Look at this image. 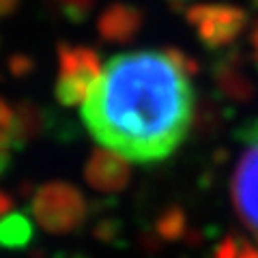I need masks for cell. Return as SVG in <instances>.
<instances>
[{
	"mask_svg": "<svg viewBox=\"0 0 258 258\" xmlns=\"http://www.w3.org/2000/svg\"><path fill=\"white\" fill-rule=\"evenodd\" d=\"M196 97L189 78L166 52L118 54L103 64L82 120L99 147L129 161L155 164L172 155L191 132Z\"/></svg>",
	"mask_w": 258,
	"mask_h": 258,
	"instance_id": "cell-1",
	"label": "cell"
},
{
	"mask_svg": "<svg viewBox=\"0 0 258 258\" xmlns=\"http://www.w3.org/2000/svg\"><path fill=\"white\" fill-rule=\"evenodd\" d=\"M30 213L50 235H71L84 226L88 203L76 185L50 181L37 187V194L30 200Z\"/></svg>",
	"mask_w": 258,
	"mask_h": 258,
	"instance_id": "cell-2",
	"label": "cell"
},
{
	"mask_svg": "<svg viewBox=\"0 0 258 258\" xmlns=\"http://www.w3.org/2000/svg\"><path fill=\"white\" fill-rule=\"evenodd\" d=\"M103 64L93 47L58 43V80L54 97L64 108L84 106L101 78Z\"/></svg>",
	"mask_w": 258,
	"mask_h": 258,
	"instance_id": "cell-3",
	"label": "cell"
},
{
	"mask_svg": "<svg viewBox=\"0 0 258 258\" xmlns=\"http://www.w3.org/2000/svg\"><path fill=\"white\" fill-rule=\"evenodd\" d=\"M185 18L196 30L198 41L209 50L232 45L247 26V13L241 7L222 3L194 5L185 11Z\"/></svg>",
	"mask_w": 258,
	"mask_h": 258,
	"instance_id": "cell-4",
	"label": "cell"
},
{
	"mask_svg": "<svg viewBox=\"0 0 258 258\" xmlns=\"http://www.w3.org/2000/svg\"><path fill=\"white\" fill-rule=\"evenodd\" d=\"M245 144L247 149L239 157L232 172L230 196L241 224L258 241V140Z\"/></svg>",
	"mask_w": 258,
	"mask_h": 258,
	"instance_id": "cell-5",
	"label": "cell"
},
{
	"mask_svg": "<svg viewBox=\"0 0 258 258\" xmlns=\"http://www.w3.org/2000/svg\"><path fill=\"white\" fill-rule=\"evenodd\" d=\"M211 78L217 95L224 101L237 103V106L254 101L258 93L256 82L245 69V58L239 47H232L222 56H217L211 67Z\"/></svg>",
	"mask_w": 258,
	"mask_h": 258,
	"instance_id": "cell-6",
	"label": "cell"
},
{
	"mask_svg": "<svg viewBox=\"0 0 258 258\" xmlns=\"http://www.w3.org/2000/svg\"><path fill=\"white\" fill-rule=\"evenodd\" d=\"M132 179L129 159L116 151L95 149L84 164V181L99 194H120Z\"/></svg>",
	"mask_w": 258,
	"mask_h": 258,
	"instance_id": "cell-7",
	"label": "cell"
},
{
	"mask_svg": "<svg viewBox=\"0 0 258 258\" xmlns=\"http://www.w3.org/2000/svg\"><path fill=\"white\" fill-rule=\"evenodd\" d=\"M144 15L138 7L127 3H114L97 20V32L106 43H129L138 37Z\"/></svg>",
	"mask_w": 258,
	"mask_h": 258,
	"instance_id": "cell-8",
	"label": "cell"
},
{
	"mask_svg": "<svg viewBox=\"0 0 258 258\" xmlns=\"http://www.w3.org/2000/svg\"><path fill=\"white\" fill-rule=\"evenodd\" d=\"M232 116V110L228 108L222 97L215 95H203L196 101L191 118V136L196 140H213L222 134V129Z\"/></svg>",
	"mask_w": 258,
	"mask_h": 258,
	"instance_id": "cell-9",
	"label": "cell"
},
{
	"mask_svg": "<svg viewBox=\"0 0 258 258\" xmlns=\"http://www.w3.org/2000/svg\"><path fill=\"white\" fill-rule=\"evenodd\" d=\"M50 112L41 103L32 99H22L15 106V120H13V142L15 149H24L28 144L37 142L50 127Z\"/></svg>",
	"mask_w": 258,
	"mask_h": 258,
	"instance_id": "cell-10",
	"label": "cell"
},
{
	"mask_svg": "<svg viewBox=\"0 0 258 258\" xmlns=\"http://www.w3.org/2000/svg\"><path fill=\"white\" fill-rule=\"evenodd\" d=\"M35 239V226L24 213H9L0 220V249H22Z\"/></svg>",
	"mask_w": 258,
	"mask_h": 258,
	"instance_id": "cell-11",
	"label": "cell"
},
{
	"mask_svg": "<svg viewBox=\"0 0 258 258\" xmlns=\"http://www.w3.org/2000/svg\"><path fill=\"white\" fill-rule=\"evenodd\" d=\"M153 230L157 232L168 243V241H181L185 239V235L189 232L187 228V213H185V209L179 207V205H172L164 209L157 220H155V226H153Z\"/></svg>",
	"mask_w": 258,
	"mask_h": 258,
	"instance_id": "cell-12",
	"label": "cell"
},
{
	"mask_svg": "<svg viewBox=\"0 0 258 258\" xmlns=\"http://www.w3.org/2000/svg\"><path fill=\"white\" fill-rule=\"evenodd\" d=\"M52 7L67 22L71 24H84L91 15L95 0H52Z\"/></svg>",
	"mask_w": 258,
	"mask_h": 258,
	"instance_id": "cell-13",
	"label": "cell"
},
{
	"mask_svg": "<svg viewBox=\"0 0 258 258\" xmlns=\"http://www.w3.org/2000/svg\"><path fill=\"white\" fill-rule=\"evenodd\" d=\"M120 232H123V224H120V220H116V217H103V220H99L95 224L93 237L99 241V243L112 245L120 239Z\"/></svg>",
	"mask_w": 258,
	"mask_h": 258,
	"instance_id": "cell-14",
	"label": "cell"
},
{
	"mask_svg": "<svg viewBox=\"0 0 258 258\" xmlns=\"http://www.w3.org/2000/svg\"><path fill=\"white\" fill-rule=\"evenodd\" d=\"M247 241L243 237H237V235H228L224 237L220 243L215 245L213 249V258H239L241 252H243Z\"/></svg>",
	"mask_w": 258,
	"mask_h": 258,
	"instance_id": "cell-15",
	"label": "cell"
},
{
	"mask_svg": "<svg viewBox=\"0 0 258 258\" xmlns=\"http://www.w3.org/2000/svg\"><path fill=\"white\" fill-rule=\"evenodd\" d=\"M166 52V56L170 58L176 67H179L185 76H196L198 71H200V64H198V60L194 58V56H189V54H185L183 50H179V47H168V50H164Z\"/></svg>",
	"mask_w": 258,
	"mask_h": 258,
	"instance_id": "cell-16",
	"label": "cell"
},
{
	"mask_svg": "<svg viewBox=\"0 0 258 258\" xmlns=\"http://www.w3.org/2000/svg\"><path fill=\"white\" fill-rule=\"evenodd\" d=\"M35 69H37V64H35V58H30L28 54H13L11 58H9V71H11V76L13 78H18V80H24V78H28L35 74Z\"/></svg>",
	"mask_w": 258,
	"mask_h": 258,
	"instance_id": "cell-17",
	"label": "cell"
},
{
	"mask_svg": "<svg viewBox=\"0 0 258 258\" xmlns=\"http://www.w3.org/2000/svg\"><path fill=\"white\" fill-rule=\"evenodd\" d=\"M164 243H166V241L161 239L155 230H144L140 235V239H138L140 252L147 254V256H157L161 249H164Z\"/></svg>",
	"mask_w": 258,
	"mask_h": 258,
	"instance_id": "cell-18",
	"label": "cell"
},
{
	"mask_svg": "<svg viewBox=\"0 0 258 258\" xmlns=\"http://www.w3.org/2000/svg\"><path fill=\"white\" fill-rule=\"evenodd\" d=\"M13 120H15V110H11L9 103L0 97V129L11 132V129H13Z\"/></svg>",
	"mask_w": 258,
	"mask_h": 258,
	"instance_id": "cell-19",
	"label": "cell"
},
{
	"mask_svg": "<svg viewBox=\"0 0 258 258\" xmlns=\"http://www.w3.org/2000/svg\"><path fill=\"white\" fill-rule=\"evenodd\" d=\"M13 207H15V200L11 194H7L5 189H0V220L7 217L9 213H13Z\"/></svg>",
	"mask_w": 258,
	"mask_h": 258,
	"instance_id": "cell-20",
	"label": "cell"
},
{
	"mask_svg": "<svg viewBox=\"0 0 258 258\" xmlns=\"http://www.w3.org/2000/svg\"><path fill=\"white\" fill-rule=\"evenodd\" d=\"M20 0H0V18H9L18 11Z\"/></svg>",
	"mask_w": 258,
	"mask_h": 258,
	"instance_id": "cell-21",
	"label": "cell"
},
{
	"mask_svg": "<svg viewBox=\"0 0 258 258\" xmlns=\"http://www.w3.org/2000/svg\"><path fill=\"white\" fill-rule=\"evenodd\" d=\"M11 157H13V151H11V149L0 147V174H5L7 170H9V166H11Z\"/></svg>",
	"mask_w": 258,
	"mask_h": 258,
	"instance_id": "cell-22",
	"label": "cell"
},
{
	"mask_svg": "<svg viewBox=\"0 0 258 258\" xmlns=\"http://www.w3.org/2000/svg\"><path fill=\"white\" fill-rule=\"evenodd\" d=\"M183 241H185L187 245H194V247H196V245H200V243L205 241V235H203L200 230H191V228H189V232L185 235V239H183Z\"/></svg>",
	"mask_w": 258,
	"mask_h": 258,
	"instance_id": "cell-23",
	"label": "cell"
},
{
	"mask_svg": "<svg viewBox=\"0 0 258 258\" xmlns=\"http://www.w3.org/2000/svg\"><path fill=\"white\" fill-rule=\"evenodd\" d=\"M249 43H252V50H254V56H256V60H258V24L254 26L252 30V35H249Z\"/></svg>",
	"mask_w": 258,
	"mask_h": 258,
	"instance_id": "cell-24",
	"label": "cell"
},
{
	"mask_svg": "<svg viewBox=\"0 0 258 258\" xmlns=\"http://www.w3.org/2000/svg\"><path fill=\"white\" fill-rule=\"evenodd\" d=\"M239 258H258V249L254 247V245H249V243H245V247H243V252H241V256Z\"/></svg>",
	"mask_w": 258,
	"mask_h": 258,
	"instance_id": "cell-25",
	"label": "cell"
},
{
	"mask_svg": "<svg viewBox=\"0 0 258 258\" xmlns=\"http://www.w3.org/2000/svg\"><path fill=\"white\" fill-rule=\"evenodd\" d=\"M168 3H170V7H172V9L181 11V9H183V5H185V3H189V0H168Z\"/></svg>",
	"mask_w": 258,
	"mask_h": 258,
	"instance_id": "cell-26",
	"label": "cell"
},
{
	"mask_svg": "<svg viewBox=\"0 0 258 258\" xmlns=\"http://www.w3.org/2000/svg\"><path fill=\"white\" fill-rule=\"evenodd\" d=\"M254 7H256V9H258V0H254Z\"/></svg>",
	"mask_w": 258,
	"mask_h": 258,
	"instance_id": "cell-27",
	"label": "cell"
}]
</instances>
